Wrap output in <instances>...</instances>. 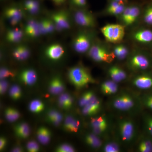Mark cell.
Returning <instances> with one entry per match:
<instances>
[{"mask_svg":"<svg viewBox=\"0 0 152 152\" xmlns=\"http://www.w3.org/2000/svg\"><path fill=\"white\" fill-rule=\"evenodd\" d=\"M62 119V117L61 115L59 113H58L56 116L52 121L56 125L58 124L61 121Z\"/></svg>","mask_w":152,"mask_h":152,"instance_id":"51","label":"cell"},{"mask_svg":"<svg viewBox=\"0 0 152 152\" xmlns=\"http://www.w3.org/2000/svg\"><path fill=\"white\" fill-rule=\"evenodd\" d=\"M8 86V84L7 82H6V81L3 80L1 82V83H0V92L1 94H4L5 92L7 89Z\"/></svg>","mask_w":152,"mask_h":152,"instance_id":"49","label":"cell"},{"mask_svg":"<svg viewBox=\"0 0 152 152\" xmlns=\"http://www.w3.org/2000/svg\"><path fill=\"white\" fill-rule=\"evenodd\" d=\"M21 79L26 84L32 85L37 80V74L33 70H26L22 73Z\"/></svg>","mask_w":152,"mask_h":152,"instance_id":"18","label":"cell"},{"mask_svg":"<svg viewBox=\"0 0 152 152\" xmlns=\"http://www.w3.org/2000/svg\"><path fill=\"white\" fill-rule=\"evenodd\" d=\"M6 144V140L5 139L3 138H1L0 140V149L2 150L4 148Z\"/></svg>","mask_w":152,"mask_h":152,"instance_id":"53","label":"cell"},{"mask_svg":"<svg viewBox=\"0 0 152 152\" xmlns=\"http://www.w3.org/2000/svg\"><path fill=\"white\" fill-rule=\"evenodd\" d=\"M75 21L78 25L86 27H94L96 22L91 14L84 11H78L75 14Z\"/></svg>","mask_w":152,"mask_h":152,"instance_id":"4","label":"cell"},{"mask_svg":"<svg viewBox=\"0 0 152 152\" xmlns=\"http://www.w3.org/2000/svg\"><path fill=\"white\" fill-rule=\"evenodd\" d=\"M21 150L20 148H16L13 151L14 152H20Z\"/></svg>","mask_w":152,"mask_h":152,"instance_id":"55","label":"cell"},{"mask_svg":"<svg viewBox=\"0 0 152 152\" xmlns=\"http://www.w3.org/2000/svg\"><path fill=\"white\" fill-rule=\"evenodd\" d=\"M23 5L25 9L32 14L37 13L40 8V3L38 0H25Z\"/></svg>","mask_w":152,"mask_h":152,"instance_id":"17","label":"cell"},{"mask_svg":"<svg viewBox=\"0 0 152 152\" xmlns=\"http://www.w3.org/2000/svg\"><path fill=\"white\" fill-rule=\"evenodd\" d=\"M130 64L134 69L141 70L148 69L151 65L149 59L145 55L142 54L133 56L131 59Z\"/></svg>","mask_w":152,"mask_h":152,"instance_id":"6","label":"cell"},{"mask_svg":"<svg viewBox=\"0 0 152 152\" xmlns=\"http://www.w3.org/2000/svg\"><path fill=\"white\" fill-rule=\"evenodd\" d=\"M134 84L135 86L142 90L152 89V75H143L134 79Z\"/></svg>","mask_w":152,"mask_h":152,"instance_id":"8","label":"cell"},{"mask_svg":"<svg viewBox=\"0 0 152 152\" xmlns=\"http://www.w3.org/2000/svg\"><path fill=\"white\" fill-rule=\"evenodd\" d=\"M122 1H123V0H115V1H118V2H121Z\"/></svg>","mask_w":152,"mask_h":152,"instance_id":"56","label":"cell"},{"mask_svg":"<svg viewBox=\"0 0 152 152\" xmlns=\"http://www.w3.org/2000/svg\"><path fill=\"white\" fill-rule=\"evenodd\" d=\"M59 103L63 108H69L72 104V98L68 94H63L60 97Z\"/></svg>","mask_w":152,"mask_h":152,"instance_id":"25","label":"cell"},{"mask_svg":"<svg viewBox=\"0 0 152 152\" xmlns=\"http://www.w3.org/2000/svg\"><path fill=\"white\" fill-rule=\"evenodd\" d=\"M6 117L10 121H14L18 119L20 117V114L18 111L13 109H8L6 111Z\"/></svg>","mask_w":152,"mask_h":152,"instance_id":"32","label":"cell"},{"mask_svg":"<svg viewBox=\"0 0 152 152\" xmlns=\"http://www.w3.org/2000/svg\"><path fill=\"white\" fill-rule=\"evenodd\" d=\"M100 108V102L97 99L83 107V113L86 115H91L96 113Z\"/></svg>","mask_w":152,"mask_h":152,"instance_id":"15","label":"cell"},{"mask_svg":"<svg viewBox=\"0 0 152 152\" xmlns=\"http://www.w3.org/2000/svg\"><path fill=\"white\" fill-rule=\"evenodd\" d=\"M107 126H102L97 127L93 128L94 132L96 134H99L105 131Z\"/></svg>","mask_w":152,"mask_h":152,"instance_id":"50","label":"cell"},{"mask_svg":"<svg viewBox=\"0 0 152 152\" xmlns=\"http://www.w3.org/2000/svg\"><path fill=\"white\" fill-rule=\"evenodd\" d=\"M16 132L18 135L22 138H26L30 134V129L26 124L19 125L16 128Z\"/></svg>","mask_w":152,"mask_h":152,"instance_id":"28","label":"cell"},{"mask_svg":"<svg viewBox=\"0 0 152 152\" xmlns=\"http://www.w3.org/2000/svg\"><path fill=\"white\" fill-rule=\"evenodd\" d=\"M37 135L38 139L41 143L47 144L50 141V134L46 128H40L38 130Z\"/></svg>","mask_w":152,"mask_h":152,"instance_id":"23","label":"cell"},{"mask_svg":"<svg viewBox=\"0 0 152 152\" xmlns=\"http://www.w3.org/2000/svg\"><path fill=\"white\" fill-rule=\"evenodd\" d=\"M71 3L73 5L78 7H83L86 5L87 0H71Z\"/></svg>","mask_w":152,"mask_h":152,"instance_id":"46","label":"cell"},{"mask_svg":"<svg viewBox=\"0 0 152 152\" xmlns=\"http://www.w3.org/2000/svg\"><path fill=\"white\" fill-rule=\"evenodd\" d=\"M136 41L143 43H148L152 42V31L144 29L138 31L134 35Z\"/></svg>","mask_w":152,"mask_h":152,"instance_id":"13","label":"cell"},{"mask_svg":"<svg viewBox=\"0 0 152 152\" xmlns=\"http://www.w3.org/2000/svg\"><path fill=\"white\" fill-rule=\"evenodd\" d=\"M114 53L115 57L119 59H124L129 53L127 48L123 45L117 46L114 48Z\"/></svg>","mask_w":152,"mask_h":152,"instance_id":"26","label":"cell"},{"mask_svg":"<svg viewBox=\"0 0 152 152\" xmlns=\"http://www.w3.org/2000/svg\"><path fill=\"white\" fill-rule=\"evenodd\" d=\"M125 9V7L122 4H121L118 7H117L113 10L110 11L108 13L110 15H119L122 14L124 11Z\"/></svg>","mask_w":152,"mask_h":152,"instance_id":"43","label":"cell"},{"mask_svg":"<svg viewBox=\"0 0 152 152\" xmlns=\"http://www.w3.org/2000/svg\"><path fill=\"white\" fill-rule=\"evenodd\" d=\"M13 55L17 59L25 60L29 56V50L28 48L25 46H20L15 49Z\"/></svg>","mask_w":152,"mask_h":152,"instance_id":"16","label":"cell"},{"mask_svg":"<svg viewBox=\"0 0 152 152\" xmlns=\"http://www.w3.org/2000/svg\"><path fill=\"white\" fill-rule=\"evenodd\" d=\"M25 31L26 34L31 37H37L41 34L39 23L34 20L28 21L26 25Z\"/></svg>","mask_w":152,"mask_h":152,"instance_id":"12","label":"cell"},{"mask_svg":"<svg viewBox=\"0 0 152 152\" xmlns=\"http://www.w3.org/2000/svg\"><path fill=\"white\" fill-rule=\"evenodd\" d=\"M57 151L59 152H73L75 150L72 147L68 145H63L58 147Z\"/></svg>","mask_w":152,"mask_h":152,"instance_id":"42","label":"cell"},{"mask_svg":"<svg viewBox=\"0 0 152 152\" xmlns=\"http://www.w3.org/2000/svg\"><path fill=\"white\" fill-rule=\"evenodd\" d=\"M88 54L96 61L109 63L113 61L115 57L114 53L109 52L104 47L99 45L92 46L88 50Z\"/></svg>","mask_w":152,"mask_h":152,"instance_id":"2","label":"cell"},{"mask_svg":"<svg viewBox=\"0 0 152 152\" xmlns=\"http://www.w3.org/2000/svg\"><path fill=\"white\" fill-rule=\"evenodd\" d=\"M139 148L142 152H152V141L150 139L143 140L140 144Z\"/></svg>","mask_w":152,"mask_h":152,"instance_id":"31","label":"cell"},{"mask_svg":"<svg viewBox=\"0 0 152 152\" xmlns=\"http://www.w3.org/2000/svg\"><path fill=\"white\" fill-rule=\"evenodd\" d=\"M56 27L53 21L45 19V34L53 32Z\"/></svg>","mask_w":152,"mask_h":152,"instance_id":"38","label":"cell"},{"mask_svg":"<svg viewBox=\"0 0 152 152\" xmlns=\"http://www.w3.org/2000/svg\"><path fill=\"white\" fill-rule=\"evenodd\" d=\"M80 122L74 119L70 127L69 131L72 132H77L79 126H80Z\"/></svg>","mask_w":152,"mask_h":152,"instance_id":"47","label":"cell"},{"mask_svg":"<svg viewBox=\"0 0 152 152\" xmlns=\"http://www.w3.org/2000/svg\"><path fill=\"white\" fill-rule=\"evenodd\" d=\"M143 103L147 108L152 111V93L146 95L144 97Z\"/></svg>","mask_w":152,"mask_h":152,"instance_id":"39","label":"cell"},{"mask_svg":"<svg viewBox=\"0 0 152 152\" xmlns=\"http://www.w3.org/2000/svg\"><path fill=\"white\" fill-rule=\"evenodd\" d=\"M104 150L106 152H117L119 151V147L116 144L109 143L106 145Z\"/></svg>","mask_w":152,"mask_h":152,"instance_id":"40","label":"cell"},{"mask_svg":"<svg viewBox=\"0 0 152 152\" xmlns=\"http://www.w3.org/2000/svg\"><path fill=\"white\" fill-rule=\"evenodd\" d=\"M64 87L59 79L56 78L53 80L50 85V91L53 94H58L64 91Z\"/></svg>","mask_w":152,"mask_h":152,"instance_id":"21","label":"cell"},{"mask_svg":"<svg viewBox=\"0 0 152 152\" xmlns=\"http://www.w3.org/2000/svg\"><path fill=\"white\" fill-rule=\"evenodd\" d=\"M125 35L124 28L122 25L115 24L114 34L113 42L114 43H118L122 40Z\"/></svg>","mask_w":152,"mask_h":152,"instance_id":"19","label":"cell"},{"mask_svg":"<svg viewBox=\"0 0 152 152\" xmlns=\"http://www.w3.org/2000/svg\"><path fill=\"white\" fill-rule=\"evenodd\" d=\"M74 48L79 53L88 51L91 46V38L86 33H82L77 36L74 40Z\"/></svg>","mask_w":152,"mask_h":152,"instance_id":"3","label":"cell"},{"mask_svg":"<svg viewBox=\"0 0 152 152\" xmlns=\"http://www.w3.org/2000/svg\"><path fill=\"white\" fill-rule=\"evenodd\" d=\"M13 74L10 71L6 69H2L0 72V77L1 79L10 76H13Z\"/></svg>","mask_w":152,"mask_h":152,"instance_id":"45","label":"cell"},{"mask_svg":"<svg viewBox=\"0 0 152 152\" xmlns=\"http://www.w3.org/2000/svg\"><path fill=\"white\" fill-rule=\"evenodd\" d=\"M114 107L120 110H129L134 105V102L132 98L127 95H124L118 97L114 101Z\"/></svg>","mask_w":152,"mask_h":152,"instance_id":"7","label":"cell"},{"mask_svg":"<svg viewBox=\"0 0 152 152\" xmlns=\"http://www.w3.org/2000/svg\"><path fill=\"white\" fill-rule=\"evenodd\" d=\"M96 99L94 93L88 92L86 93L82 96L80 102V106L84 107L87 105L88 104L90 103L91 102L95 99Z\"/></svg>","mask_w":152,"mask_h":152,"instance_id":"27","label":"cell"},{"mask_svg":"<svg viewBox=\"0 0 152 152\" xmlns=\"http://www.w3.org/2000/svg\"><path fill=\"white\" fill-rule=\"evenodd\" d=\"M52 19L56 29L58 31L67 29L70 27L68 16L65 12L61 11L53 14Z\"/></svg>","mask_w":152,"mask_h":152,"instance_id":"5","label":"cell"},{"mask_svg":"<svg viewBox=\"0 0 152 152\" xmlns=\"http://www.w3.org/2000/svg\"><path fill=\"white\" fill-rule=\"evenodd\" d=\"M43 104L39 100H34L30 104L29 108L30 110L34 113H39L43 110Z\"/></svg>","mask_w":152,"mask_h":152,"instance_id":"33","label":"cell"},{"mask_svg":"<svg viewBox=\"0 0 152 152\" xmlns=\"http://www.w3.org/2000/svg\"><path fill=\"white\" fill-rule=\"evenodd\" d=\"M5 15L12 25L17 24L22 18V11L18 8L15 7H10L7 9L5 11Z\"/></svg>","mask_w":152,"mask_h":152,"instance_id":"11","label":"cell"},{"mask_svg":"<svg viewBox=\"0 0 152 152\" xmlns=\"http://www.w3.org/2000/svg\"><path fill=\"white\" fill-rule=\"evenodd\" d=\"M115 24H108L101 29V31L105 38L106 40L109 42H113Z\"/></svg>","mask_w":152,"mask_h":152,"instance_id":"24","label":"cell"},{"mask_svg":"<svg viewBox=\"0 0 152 152\" xmlns=\"http://www.w3.org/2000/svg\"><path fill=\"white\" fill-rule=\"evenodd\" d=\"M10 94L11 97L14 99H18L21 94L20 89L18 86H14L10 89Z\"/></svg>","mask_w":152,"mask_h":152,"instance_id":"36","label":"cell"},{"mask_svg":"<svg viewBox=\"0 0 152 152\" xmlns=\"http://www.w3.org/2000/svg\"><path fill=\"white\" fill-rule=\"evenodd\" d=\"M23 32L19 29H15L9 31L7 35V39L12 42H17L21 39Z\"/></svg>","mask_w":152,"mask_h":152,"instance_id":"22","label":"cell"},{"mask_svg":"<svg viewBox=\"0 0 152 152\" xmlns=\"http://www.w3.org/2000/svg\"><path fill=\"white\" fill-rule=\"evenodd\" d=\"M64 53V48L61 45L53 44L48 47L46 54L48 58L52 60H58L60 58Z\"/></svg>","mask_w":152,"mask_h":152,"instance_id":"10","label":"cell"},{"mask_svg":"<svg viewBox=\"0 0 152 152\" xmlns=\"http://www.w3.org/2000/svg\"><path fill=\"white\" fill-rule=\"evenodd\" d=\"M69 76L71 81L79 87L84 86L92 81V79L88 73L81 67L72 68L69 71Z\"/></svg>","mask_w":152,"mask_h":152,"instance_id":"1","label":"cell"},{"mask_svg":"<svg viewBox=\"0 0 152 152\" xmlns=\"http://www.w3.org/2000/svg\"><path fill=\"white\" fill-rule=\"evenodd\" d=\"M27 148L28 151L30 152H37L39 149L38 144L34 141L29 142L27 144Z\"/></svg>","mask_w":152,"mask_h":152,"instance_id":"41","label":"cell"},{"mask_svg":"<svg viewBox=\"0 0 152 152\" xmlns=\"http://www.w3.org/2000/svg\"><path fill=\"white\" fill-rule=\"evenodd\" d=\"M86 141L87 144L94 148H99L102 145L100 140L94 134H89L87 136Z\"/></svg>","mask_w":152,"mask_h":152,"instance_id":"30","label":"cell"},{"mask_svg":"<svg viewBox=\"0 0 152 152\" xmlns=\"http://www.w3.org/2000/svg\"><path fill=\"white\" fill-rule=\"evenodd\" d=\"M130 10V7L125 8L124 11L121 14L123 21L126 25L127 24L129 17Z\"/></svg>","mask_w":152,"mask_h":152,"instance_id":"44","label":"cell"},{"mask_svg":"<svg viewBox=\"0 0 152 152\" xmlns=\"http://www.w3.org/2000/svg\"><path fill=\"white\" fill-rule=\"evenodd\" d=\"M144 21L147 24L152 25V4L148 7L144 15Z\"/></svg>","mask_w":152,"mask_h":152,"instance_id":"35","label":"cell"},{"mask_svg":"<svg viewBox=\"0 0 152 152\" xmlns=\"http://www.w3.org/2000/svg\"><path fill=\"white\" fill-rule=\"evenodd\" d=\"M58 113L55 111H52L50 112V113H49L48 116L49 119H50V121H52L56 118V116Z\"/></svg>","mask_w":152,"mask_h":152,"instance_id":"52","label":"cell"},{"mask_svg":"<svg viewBox=\"0 0 152 152\" xmlns=\"http://www.w3.org/2000/svg\"><path fill=\"white\" fill-rule=\"evenodd\" d=\"M145 125L148 134L152 137V115H148L145 119Z\"/></svg>","mask_w":152,"mask_h":152,"instance_id":"37","label":"cell"},{"mask_svg":"<svg viewBox=\"0 0 152 152\" xmlns=\"http://www.w3.org/2000/svg\"><path fill=\"white\" fill-rule=\"evenodd\" d=\"M65 0H52L53 2L55 3L56 4L60 5L62 4L64 2Z\"/></svg>","mask_w":152,"mask_h":152,"instance_id":"54","label":"cell"},{"mask_svg":"<svg viewBox=\"0 0 152 152\" xmlns=\"http://www.w3.org/2000/svg\"><path fill=\"white\" fill-rule=\"evenodd\" d=\"M91 124L93 128L102 126H107L106 120L104 118L102 117L93 119L91 122Z\"/></svg>","mask_w":152,"mask_h":152,"instance_id":"34","label":"cell"},{"mask_svg":"<svg viewBox=\"0 0 152 152\" xmlns=\"http://www.w3.org/2000/svg\"><path fill=\"white\" fill-rule=\"evenodd\" d=\"M120 131L121 136L124 140H130L132 138L134 135V126L130 121H124L121 123Z\"/></svg>","mask_w":152,"mask_h":152,"instance_id":"9","label":"cell"},{"mask_svg":"<svg viewBox=\"0 0 152 152\" xmlns=\"http://www.w3.org/2000/svg\"><path fill=\"white\" fill-rule=\"evenodd\" d=\"M140 14V10L138 7H130L129 17L127 25H130L133 24L137 18Z\"/></svg>","mask_w":152,"mask_h":152,"instance_id":"29","label":"cell"},{"mask_svg":"<svg viewBox=\"0 0 152 152\" xmlns=\"http://www.w3.org/2000/svg\"><path fill=\"white\" fill-rule=\"evenodd\" d=\"M102 89L107 94H115L118 91V86L114 81H107L102 85Z\"/></svg>","mask_w":152,"mask_h":152,"instance_id":"20","label":"cell"},{"mask_svg":"<svg viewBox=\"0 0 152 152\" xmlns=\"http://www.w3.org/2000/svg\"><path fill=\"white\" fill-rule=\"evenodd\" d=\"M109 73L112 80L115 82L121 81L126 77V72L118 67H112L109 69Z\"/></svg>","mask_w":152,"mask_h":152,"instance_id":"14","label":"cell"},{"mask_svg":"<svg viewBox=\"0 0 152 152\" xmlns=\"http://www.w3.org/2000/svg\"><path fill=\"white\" fill-rule=\"evenodd\" d=\"M74 120L73 118H72V117H67L64 123V127L67 130H69L70 127L73 121Z\"/></svg>","mask_w":152,"mask_h":152,"instance_id":"48","label":"cell"}]
</instances>
